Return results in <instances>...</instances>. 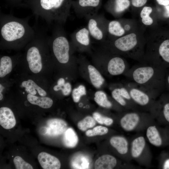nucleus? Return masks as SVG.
Here are the masks:
<instances>
[{
    "instance_id": "obj_1",
    "label": "nucleus",
    "mask_w": 169,
    "mask_h": 169,
    "mask_svg": "<svg viewBox=\"0 0 169 169\" xmlns=\"http://www.w3.org/2000/svg\"><path fill=\"white\" fill-rule=\"evenodd\" d=\"M29 17L20 18L11 14H0V36L2 44L19 46L29 43L34 37L36 29L28 23Z\"/></svg>"
},
{
    "instance_id": "obj_2",
    "label": "nucleus",
    "mask_w": 169,
    "mask_h": 169,
    "mask_svg": "<svg viewBox=\"0 0 169 169\" xmlns=\"http://www.w3.org/2000/svg\"><path fill=\"white\" fill-rule=\"evenodd\" d=\"M72 0H23L20 6L29 8L37 17L48 25L54 23L62 25L70 14Z\"/></svg>"
},
{
    "instance_id": "obj_3",
    "label": "nucleus",
    "mask_w": 169,
    "mask_h": 169,
    "mask_svg": "<svg viewBox=\"0 0 169 169\" xmlns=\"http://www.w3.org/2000/svg\"><path fill=\"white\" fill-rule=\"evenodd\" d=\"M125 74L132 82L155 98L162 83L161 67L148 62H139L130 68Z\"/></svg>"
},
{
    "instance_id": "obj_4",
    "label": "nucleus",
    "mask_w": 169,
    "mask_h": 169,
    "mask_svg": "<svg viewBox=\"0 0 169 169\" xmlns=\"http://www.w3.org/2000/svg\"><path fill=\"white\" fill-rule=\"evenodd\" d=\"M144 28H140L122 36L104 43L108 45L113 52L118 53L129 58L142 61L146 44Z\"/></svg>"
},
{
    "instance_id": "obj_5",
    "label": "nucleus",
    "mask_w": 169,
    "mask_h": 169,
    "mask_svg": "<svg viewBox=\"0 0 169 169\" xmlns=\"http://www.w3.org/2000/svg\"><path fill=\"white\" fill-rule=\"evenodd\" d=\"M87 27L91 36L96 40L104 43L107 39L109 22L102 14H96L86 18Z\"/></svg>"
},
{
    "instance_id": "obj_6",
    "label": "nucleus",
    "mask_w": 169,
    "mask_h": 169,
    "mask_svg": "<svg viewBox=\"0 0 169 169\" xmlns=\"http://www.w3.org/2000/svg\"><path fill=\"white\" fill-rule=\"evenodd\" d=\"M135 25L131 19L120 18L109 21L107 39L111 40L122 36L132 32Z\"/></svg>"
},
{
    "instance_id": "obj_7",
    "label": "nucleus",
    "mask_w": 169,
    "mask_h": 169,
    "mask_svg": "<svg viewBox=\"0 0 169 169\" xmlns=\"http://www.w3.org/2000/svg\"><path fill=\"white\" fill-rule=\"evenodd\" d=\"M102 1V0H73L72 7L77 17L86 19L98 14Z\"/></svg>"
},
{
    "instance_id": "obj_8",
    "label": "nucleus",
    "mask_w": 169,
    "mask_h": 169,
    "mask_svg": "<svg viewBox=\"0 0 169 169\" xmlns=\"http://www.w3.org/2000/svg\"><path fill=\"white\" fill-rule=\"evenodd\" d=\"M126 88L132 101L136 104L141 107L147 106L151 104H154L153 99L155 98L146 90L134 83L130 82Z\"/></svg>"
},
{
    "instance_id": "obj_9",
    "label": "nucleus",
    "mask_w": 169,
    "mask_h": 169,
    "mask_svg": "<svg viewBox=\"0 0 169 169\" xmlns=\"http://www.w3.org/2000/svg\"><path fill=\"white\" fill-rule=\"evenodd\" d=\"M130 0H108L104 6L107 12L114 17L119 18L129 8Z\"/></svg>"
},
{
    "instance_id": "obj_10",
    "label": "nucleus",
    "mask_w": 169,
    "mask_h": 169,
    "mask_svg": "<svg viewBox=\"0 0 169 169\" xmlns=\"http://www.w3.org/2000/svg\"><path fill=\"white\" fill-rule=\"evenodd\" d=\"M129 69L127 62L119 55L111 56L109 59L107 70L112 75H118L126 73Z\"/></svg>"
},
{
    "instance_id": "obj_11",
    "label": "nucleus",
    "mask_w": 169,
    "mask_h": 169,
    "mask_svg": "<svg viewBox=\"0 0 169 169\" xmlns=\"http://www.w3.org/2000/svg\"><path fill=\"white\" fill-rule=\"evenodd\" d=\"M91 37L87 27H83L72 33L71 39L74 44L81 47L87 48L91 44Z\"/></svg>"
},
{
    "instance_id": "obj_12",
    "label": "nucleus",
    "mask_w": 169,
    "mask_h": 169,
    "mask_svg": "<svg viewBox=\"0 0 169 169\" xmlns=\"http://www.w3.org/2000/svg\"><path fill=\"white\" fill-rule=\"evenodd\" d=\"M46 135L51 136H59L67 129V124L64 120L58 118L50 119L47 122Z\"/></svg>"
},
{
    "instance_id": "obj_13",
    "label": "nucleus",
    "mask_w": 169,
    "mask_h": 169,
    "mask_svg": "<svg viewBox=\"0 0 169 169\" xmlns=\"http://www.w3.org/2000/svg\"><path fill=\"white\" fill-rule=\"evenodd\" d=\"M38 160L44 169H59L61 167L59 160L56 157L46 152H41L38 156Z\"/></svg>"
},
{
    "instance_id": "obj_14",
    "label": "nucleus",
    "mask_w": 169,
    "mask_h": 169,
    "mask_svg": "<svg viewBox=\"0 0 169 169\" xmlns=\"http://www.w3.org/2000/svg\"><path fill=\"white\" fill-rule=\"evenodd\" d=\"M16 120L13 112L9 108L3 107L0 108V124L4 128L9 129L16 125Z\"/></svg>"
},
{
    "instance_id": "obj_15",
    "label": "nucleus",
    "mask_w": 169,
    "mask_h": 169,
    "mask_svg": "<svg viewBox=\"0 0 169 169\" xmlns=\"http://www.w3.org/2000/svg\"><path fill=\"white\" fill-rule=\"evenodd\" d=\"M140 120V115L136 112H130L125 114L121 119L120 124L125 131H130L137 126Z\"/></svg>"
},
{
    "instance_id": "obj_16",
    "label": "nucleus",
    "mask_w": 169,
    "mask_h": 169,
    "mask_svg": "<svg viewBox=\"0 0 169 169\" xmlns=\"http://www.w3.org/2000/svg\"><path fill=\"white\" fill-rule=\"evenodd\" d=\"M117 164V160L113 156L105 155L99 157L95 161L94 167L95 169H111Z\"/></svg>"
},
{
    "instance_id": "obj_17",
    "label": "nucleus",
    "mask_w": 169,
    "mask_h": 169,
    "mask_svg": "<svg viewBox=\"0 0 169 169\" xmlns=\"http://www.w3.org/2000/svg\"><path fill=\"white\" fill-rule=\"evenodd\" d=\"M111 145L120 154H126L128 151V143L124 137L121 136H114L110 140Z\"/></svg>"
},
{
    "instance_id": "obj_18",
    "label": "nucleus",
    "mask_w": 169,
    "mask_h": 169,
    "mask_svg": "<svg viewBox=\"0 0 169 169\" xmlns=\"http://www.w3.org/2000/svg\"><path fill=\"white\" fill-rule=\"evenodd\" d=\"M63 143L66 147H75L78 141V138L74 131L71 128L67 129L63 133Z\"/></svg>"
},
{
    "instance_id": "obj_19",
    "label": "nucleus",
    "mask_w": 169,
    "mask_h": 169,
    "mask_svg": "<svg viewBox=\"0 0 169 169\" xmlns=\"http://www.w3.org/2000/svg\"><path fill=\"white\" fill-rule=\"evenodd\" d=\"M27 99L31 104L38 105L44 109L50 108L53 104V100L48 97H39L28 94L27 96Z\"/></svg>"
},
{
    "instance_id": "obj_20",
    "label": "nucleus",
    "mask_w": 169,
    "mask_h": 169,
    "mask_svg": "<svg viewBox=\"0 0 169 169\" xmlns=\"http://www.w3.org/2000/svg\"><path fill=\"white\" fill-rule=\"evenodd\" d=\"M146 136L150 143L153 145L159 147L162 145V139L155 126L148 127L146 130Z\"/></svg>"
},
{
    "instance_id": "obj_21",
    "label": "nucleus",
    "mask_w": 169,
    "mask_h": 169,
    "mask_svg": "<svg viewBox=\"0 0 169 169\" xmlns=\"http://www.w3.org/2000/svg\"><path fill=\"white\" fill-rule=\"evenodd\" d=\"M88 69L92 84L97 88H100L104 82V78L99 72L93 66L89 65Z\"/></svg>"
},
{
    "instance_id": "obj_22",
    "label": "nucleus",
    "mask_w": 169,
    "mask_h": 169,
    "mask_svg": "<svg viewBox=\"0 0 169 169\" xmlns=\"http://www.w3.org/2000/svg\"><path fill=\"white\" fill-rule=\"evenodd\" d=\"M21 86L25 88V91L28 94L35 95L37 93V90L39 94L42 96H45L47 95L46 92L44 90L31 79L23 81Z\"/></svg>"
},
{
    "instance_id": "obj_23",
    "label": "nucleus",
    "mask_w": 169,
    "mask_h": 169,
    "mask_svg": "<svg viewBox=\"0 0 169 169\" xmlns=\"http://www.w3.org/2000/svg\"><path fill=\"white\" fill-rule=\"evenodd\" d=\"M146 145V141L144 137L140 136L134 139L132 142L131 154L135 158L139 157L142 153Z\"/></svg>"
},
{
    "instance_id": "obj_24",
    "label": "nucleus",
    "mask_w": 169,
    "mask_h": 169,
    "mask_svg": "<svg viewBox=\"0 0 169 169\" xmlns=\"http://www.w3.org/2000/svg\"><path fill=\"white\" fill-rule=\"evenodd\" d=\"M153 8L150 6H144L141 9L140 19L142 24L145 26H151L154 24L155 21L151 16Z\"/></svg>"
},
{
    "instance_id": "obj_25",
    "label": "nucleus",
    "mask_w": 169,
    "mask_h": 169,
    "mask_svg": "<svg viewBox=\"0 0 169 169\" xmlns=\"http://www.w3.org/2000/svg\"><path fill=\"white\" fill-rule=\"evenodd\" d=\"M12 69V62L11 57L4 56L1 57L0 61V77L3 78L9 73Z\"/></svg>"
},
{
    "instance_id": "obj_26",
    "label": "nucleus",
    "mask_w": 169,
    "mask_h": 169,
    "mask_svg": "<svg viewBox=\"0 0 169 169\" xmlns=\"http://www.w3.org/2000/svg\"><path fill=\"white\" fill-rule=\"evenodd\" d=\"M94 99L95 101L101 106L107 108L112 106V104L108 100L106 94L102 91L96 92Z\"/></svg>"
},
{
    "instance_id": "obj_27",
    "label": "nucleus",
    "mask_w": 169,
    "mask_h": 169,
    "mask_svg": "<svg viewBox=\"0 0 169 169\" xmlns=\"http://www.w3.org/2000/svg\"><path fill=\"white\" fill-rule=\"evenodd\" d=\"M89 165L88 159L82 156L74 157L71 161V165L73 168L87 169L89 167Z\"/></svg>"
},
{
    "instance_id": "obj_28",
    "label": "nucleus",
    "mask_w": 169,
    "mask_h": 169,
    "mask_svg": "<svg viewBox=\"0 0 169 169\" xmlns=\"http://www.w3.org/2000/svg\"><path fill=\"white\" fill-rule=\"evenodd\" d=\"M95 124L96 122L94 118L88 116L79 122L77 126L80 130L84 131L88 128L93 127Z\"/></svg>"
},
{
    "instance_id": "obj_29",
    "label": "nucleus",
    "mask_w": 169,
    "mask_h": 169,
    "mask_svg": "<svg viewBox=\"0 0 169 169\" xmlns=\"http://www.w3.org/2000/svg\"><path fill=\"white\" fill-rule=\"evenodd\" d=\"M108 131V129L106 127L102 126H97L92 130L87 131L85 133L86 136L92 137L97 135H102L106 134Z\"/></svg>"
},
{
    "instance_id": "obj_30",
    "label": "nucleus",
    "mask_w": 169,
    "mask_h": 169,
    "mask_svg": "<svg viewBox=\"0 0 169 169\" xmlns=\"http://www.w3.org/2000/svg\"><path fill=\"white\" fill-rule=\"evenodd\" d=\"M86 90L85 87L83 85H80L77 88L74 89L72 93V96L74 101L76 103L78 102L81 97L86 95Z\"/></svg>"
},
{
    "instance_id": "obj_31",
    "label": "nucleus",
    "mask_w": 169,
    "mask_h": 169,
    "mask_svg": "<svg viewBox=\"0 0 169 169\" xmlns=\"http://www.w3.org/2000/svg\"><path fill=\"white\" fill-rule=\"evenodd\" d=\"M13 162L17 169H33V166L29 163L25 161L19 156H15L13 159Z\"/></svg>"
},
{
    "instance_id": "obj_32",
    "label": "nucleus",
    "mask_w": 169,
    "mask_h": 169,
    "mask_svg": "<svg viewBox=\"0 0 169 169\" xmlns=\"http://www.w3.org/2000/svg\"><path fill=\"white\" fill-rule=\"evenodd\" d=\"M93 118L98 123L100 124H105L109 126L113 122V119L111 118L102 116L97 112H95L93 114Z\"/></svg>"
},
{
    "instance_id": "obj_33",
    "label": "nucleus",
    "mask_w": 169,
    "mask_h": 169,
    "mask_svg": "<svg viewBox=\"0 0 169 169\" xmlns=\"http://www.w3.org/2000/svg\"><path fill=\"white\" fill-rule=\"evenodd\" d=\"M111 95L113 98L120 105L125 106L127 105L126 100L120 95L119 88L114 89L111 92Z\"/></svg>"
},
{
    "instance_id": "obj_34",
    "label": "nucleus",
    "mask_w": 169,
    "mask_h": 169,
    "mask_svg": "<svg viewBox=\"0 0 169 169\" xmlns=\"http://www.w3.org/2000/svg\"><path fill=\"white\" fill-rule=\"evenodd\" d=\"M148 0H131V5L135 8L143 7L146 4Z\"/></svg>"
},
{
    "instance_id": "obj_35",
    "label": "nucleus",
    "mask_w": 169,
    "mask_h": 169,
    "mask_svg": "<svg viewBox=\"0 0 169 169\" xmlns=\"http://www.w3.org/2000/svg\"><path fill=\"white\" fill-rule=\"evenodd\" d=\"M61 90L64 96H68L69 95L71 91V86L70 84L67 82L62 87Z\"/></svg>"
},
{
    "instance_id": "obj_36",
    "label": "nucleus",
    "mask_w": 169,
    "mask_h": 169,
    "mask_svg": "<svg viewBox=\"0 0 169 169\" xmlns=\"http://www.w3.org/2000/svg\"><path fill=\"white\" fill-rule=\"evenodd\" d=\"M162 112L165 118L169 122V102L166 103L164 105Z\"/></svg>"
},
{
    "instance_id": "obj_37",
    "label": "nucleus",
    "mask_w": 169,
    "mask_h": 169,
    "mask_svg": "<svg viewBox=\"0 0 169 169\" xmlns=\"http://www.w3.org/2000/svg\"><path fill=\"white\" fill-rule=\"evenodd\" d=\"M11 7L20 6L23 0H4Z\"/></svg>"
},
{
    "instance_id": "obj_38",
    "label": "nucleus",
    "mask_w": 169,
    "mask_h": 169,
    "mask_svg": "<svg viewBox=\"0 0 169 169\" xmlns=\"http://www.w3.org/2000/svg\"><path fill=\"white\" fill-rule=\"evenodd\" d=\"M57 86L59 90H61L62 87L65 84V80L63 78H60L58 79L57 82Z\"/></svg>"
},
{
    "instance_id": "obj_39",
    "label": "nucleus",
    "mask_w": 169,
    "mask_h": 169,
    "mask_svg": "<svg viewBox=\"0 0 169 169\" xmlns=\"http://www.w3.org/2000/svg\"><path fill=\"white\" fill-rule=\"evenodd\" d=\"M157 3L160 5L166 6L169 5V0H156Z\"/></svg>"
},
{
    "instance_id": "obj_40",
    "label": "nucleus",
    "mask_w": 169,
    "mask_h": 169,
    "mask_svg": "<svg viewBox=\"0 0 169 169\" xmlns=\"http://www.w3.org/2000/svg\"><path fill=\"white\" fill-rule=\"evenodd\" d=\"M165 11L163 14L164 17L166 18H169V5L164 6Z\"/></svg>"
},
{
    "instance_id": "obj_41",
    "label": "nucleus",
    "mask_w": 169,
    "mask_h": 169,
    "mask_svg": "<svg viewBox=\"0 0 169 169\" xmlns=\"http://www.w3.org/2000/svg\"><path fill=\"white\" fill-rule=\"evenodd\" d=\"M163 169H169V158L166 159L163 165Z\"/></svg>"
},
{
    "instance_id": "obj_42",
    "label": "nucleus",
    "mask_w": 169,
    "mask_h": 169,
    "mask_svg": "<svg viewBox=\"0 0 169 169\" xmlns=\"http://www.w3.org/2000/svg\"><path fill=\"white\" fill-rule=\"evenodd\" d=\"M40 133L43 135H46L47 133V127H41L40 130Z\"/></svg>"
},
{
    "instance_id": "obj_43",
    "label": "nucleus",
    "mask_w": 169,
    "mask_h": 169,
    "mask_svg": "<svg viewBox=\"0 0 169 169\" xmlns=\"http://www.w3.org/2000/svg\"><path fill=\"white\" fill-rule=\"evenodd\" d=\"M4 87L1 84H0V100H1L3 97V95L2 94V91L4 89Z\"/></svg>"
},
{
    "instance_id": "obj_44",
    "label": "nucleus",
    "mask_w": 169,
    "mask_h": 169,
    "mask_svg": "<svg viewBox=\"0 0 169 169\" xmlns=\"http://www.w3.org/2000/svg\"><path fill=\"white\" fill-rule=\"evenodd\" d=\"M167 82L168 83V84L169 85V75H168L167 77Z\"/></svg>"
}]
</instances>
